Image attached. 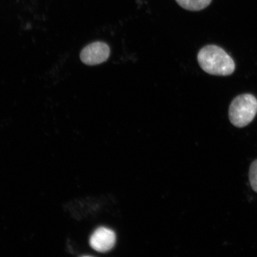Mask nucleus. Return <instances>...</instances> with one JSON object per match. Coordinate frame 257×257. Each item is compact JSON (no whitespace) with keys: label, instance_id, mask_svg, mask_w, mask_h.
Instances as JSON below:
<instances>
[{"label":"nucleus","instance_id":"obj_6","mask_svg":"<svg viewBox=\"0 0 257 257\" xmlns=\"http://www.w3.org/2000/svg\"><path fill=\"white\" fill-rule=\"evenodd\" d=\"M249 176L250 185L253 190L257 192V160L250 165Z\"/></svg>","mask_w":257,"mask_h":257},{"label":"nucleus","instance_id":"obj_1","mask_svg":"<svg viewBox=\"0 0 257 257\" xmlns=\"http://www.w3.org/2000/svg\"><path fill=\"white\" fill-rule=\"evenodd\" d=\"M197 60L201 68L211 75L229 76L235 70L232 58L216 45H208L202 48Z\"/></svg>","mask_w":257,"mask_h":257},{"label":"nucleus","instance_id":"obj_3","mask_svg":"<svg viewBox=\"0 0 257 257\" xmlns=\"http://www.w3.org/2000/svg\"><path fill=\"white\" fill-rule=\"evenodd\" d=\"M110 54V47L107 44L95 42L83 48L80 53V59L87 65H97L106 62Z\"/></svg>","mask_w":257,"mask_h":257},{"label":"nucleus","instance_id":"obj_4","mask_svg":"<svg viewBox=\"0 0 257 257\" xmlns=\"http://www.w3.org/2000/svg\"><path fill=\"white\" fill-rule=\"evenodd\" d=\"M115 234L112 230L106 227H99L92 234L90 245L96 251L106 252L111 250L115 245Z\"/></svg>","mask_w":257,"mask_h":257},{"label":"nucleus","instance_id":"obj_5","mask_svg":"<svg viewBox=\"0 0 257 257\" xmlns=\"http://www.w3.org/2000/svg\"><path fill=\"white\" fill-rule=\"evenodd\" d=\"M180 6L188 11H200L210 5L212 0H176Z\"/></svg>","mask_w":257,"mask_h":257},{"label":"nucleus","instance_id":"obj_2","mask_svg":"<svg viewBox=\"0 0 257 257\" xmlns=\"http://www.w3.org/2000/svg\"><path fill=\"white\" fill-rule=\"evenodd\" d=\"M257 113V99L250 94L237 96L229 106V119L237 127H243L248 125Z\"/></svg>","mask_w":257,"mask_h":257}]
</instances>
